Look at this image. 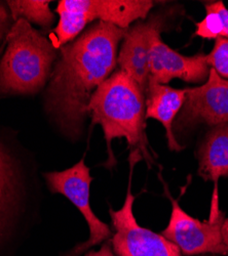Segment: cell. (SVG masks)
Listing matches in <instances>:
<instances>
[{"label":"cell","instance_id":"obj_1","mask_svg":"<svg viewBox=\"0 0 228 256\" xmlns=\"http://www.w3.org/2000/svg\"><path fill=\"white\" fill-rule=\"evenodd\" d=\"M127 30L97 22L60 48L45 94V109L69 140L76 142L84 134L91 98L112 75Z\"/></svg>","mask_w":228,"mask_h":256},{"label":"cell","instance_id":"obj_2","mask_svg":"<svg viewBox=\"0 0 228 256\" xmlns=\"http://www.w3.org/2000/svg\"><path fill=\"white\" fill-rule=\"evenodd\" d=\"M43 188L33 153L0 126V256H20L40 222Z\"/></svg>","mask_w":228,"mask_h":256},{"label":"cell","instance_id":"obj_3","mask_svg":"<svg viewBox=\"0 0 228 256\" xmlns=\"http://www.w3.org/2000/svg\"><path fill=\"white\" fill-rule=\"evenodd\" d=\"M92 125L102 127L107 144L108 169L116 165L111 142L124 138L131 150V166L142 159L150 166L154 163L145 132V94L136 82L121 70L114 72L96 90L88 106Z\"/></svg>","mask_w":228,"mask_h":256},{"label":"cell","instance_id":"obj_4","mask_svg":"<svg viewBox=\"0 0 228 256\" xmlns=\"http://www.w3.org/2000/svg\"><path fill=\"white\" fill-rule=\"evenodd\" d=\"M0 60V98L38 94L50 80L58 48L25 20L14 23Z\"/></svg>","mask_w":228,"mask_h":256},{"label":"cell","instance_id":"obj_5","mask_svg":"<svg viewBox=\"0 0 228 256\" xmlns=\"http://www.w3.org/2000/svg\"><path fill=\"white\" fill-rule=\"evenodd\" d=\"M43 178L51 193L64 196L78 209L85 218L90 230V237L87 241L77 244L60 256H80L91 250L92 247L111 240L112 228L95 214L91 206L93 178L85 158L62 172H44Z\"/></svg>","mask_w":228,"mask_h":256},{"label":"cell","instance_id":"obj_6","mask_svg":"<svg viewBox=\"0 0 228 256\" xmlns=\"http://www.w3.org/2000/svg\"><path fill=\"white\" fill-rule=\"evenodd\" d=\"M132 176L124 203L119 210L109 209L112 226V249L117 256H184L177 245L161 234L141 226L134 214L136 197L132 193ZM197 256H219L203 254Z\"/></svg>","mask_w":228,"mask_h":256},{"label":"cell","instance_id":"obj_7","mask_svg":"<svg viewBox=\"0 0 228 256\" xmlns=\"http://www.w3.org/2000/svg\"><path fill=\"white\" fill-rule=\"evenodd\" d=\"M165 194L171 200L172 212L170 222L160 234L177 245L184 256L216 254L228 256V245L222 237L224 212L216 218L200 222L186 213L179 202L169 194V188L163 182Z\"/></svg>","mask_w":228,"mask_h":256},{"label":"cell","instance_id":"obj_8","mask_svg":"<svg viewBox=\"0 0 228 256\" xmlns=\"http://www.w3.org/2000/svg\"><path fill=\"white\" fill-rule=\"evenodd\" d=\"M185 100L173 123V132L187 130L200 123L212 127L228 124V79L211 68L202 85L185 88Z\"/></svg>","mask_w":228,"mask_h":256},{"label":"cell","instance_id":"obj_9","mask_svg":"<svg viewBox=\"0 0 228 256\" xmlns=\"http://www.w3.org/2000/svg\"><path fill=\"white\" fill-rule=\"evenodd\" d=\"M165 29V18L152 14L147 20H138L122 39L117 56L120 70L127 73L145 94L149 77V54L154 35Z\"/></svg>","mask_w":228,"mask_h":256},{"label":"cell","instance_id":"obj_10","mask_svg":"<svg viewBox=\"0 0 228 256\" xmlns=\"http://www.w3.org/2000/svg\"><path fill=\"white\" fill-rule=\"evenodd\" d=\"M211 67L204 54L183 56L161 40L160 33L154 35L149 54V77L160 84L180 79L188 83L204 82Z\"/></svg>","mask_w":228,"mask_h":256},{"label":"cell","instance_id":"obj_11","mask_svg":"<svg viewBox=\"0 0 228 256\" xmlns=\"http://www.w3.org/2000/svg\"><path fill=\"white\" fill-rule=\"evenodd\" d=\"M63 4L84 28L99 20L120 29L145 20L154 6L151 0H63Z\"/></svg>","mask_w":228,"mask_h":256},{"label":"cell","instance_id":"obj_12","mask_svg":"<svg viewBox=\"0 0 228 256\" xmlns=\"http://www.w3.org/2000/svg\"><path fill=\"white\" fill-rule=\"evenodd\" d=\"M196 156L198 176L205 182H214L209 218H216L223 213L219 209L218 180L228 178V124L215 126L206 134Z\"/></svg>","mask_w":228,"mask_h":256},{"label":"cell","instance_id":"obj_13","mask_svg":"<svg viewBox=\"0 0 228 256\" xmlns=\"http://www.w3.org/2000/svg\"><path fill=\"white\" fill-rule=\"evenodd\" d=\"M185 94V88H173L148 77L145 92V117L157 120L163 125L169 148L173 152L183 150L175 138L173 123L184 104Z\"/></svg>","mask_w":228,"mask_h":256},{"label":"cell","instance_id":"obj_14","mask_svg":"<svg viewBox=\"0 0 228 256\" xmlns=\"http://www.w3.org/2000/svg\"><path fill=\"white\" fill-rule=\"evenodd\" d=\"M14 23L25 20L43 28H51L55 22V14L50 8L51 2L47 0H9L6 2Z\"/></svg>","mask_w":228,"mask_h":256},{"label":"cell","instance_id":"obj_15","mask_svg":"<svg viewBox=\"0 0 228 256\" xmlns=\"http://www.w3.org/2000/svg\"><path fill=\"white\" fill-rule=\"evenodd\" d=\"M205 16L195 24V36L202 39H228V10L223 2H212L204 4Z\"/></svg>","mask_w":228,"mask_h":256},{"label":"cell","instance_id":"obj_16","mask_svg":"<svg viewBox=\"0 0 228 256\" xmlns=\"http://www.w3.org/2000/svg\"><path fill=\"white\" fill-rule=\"evenodd\" d=\"M208 64L221 77L228 79V39L219 37L212 52L206 56Z\"/></svg>","mask_w":228,"mask_h":256},{"label":"cell","instance_id":"obj_17","mask_svg":"<svg viewBox=\"0 0 228 256\" xmlns=\"http://www.w3.org/2000/svg\"><path fill=\"white\" fill-rule=\"evenodd\" d=\"M13 25L14 20L7 4L0 2V44L7 38Z\"/></svg>","mask_w":228,"mask_h":256},{"label":"cell","instance_id":"obj_18","mask_svg":"<svg viewBox=\"0 0 228 256\" xmlns=\"http://www.w3.org/2000/svg\"><path fill=\"white\" fill-rule=\"evenodd\" d=\"M84 256H117L113 249L110 241H106L102 244L99 250H89L85 253Z\"/></svg>","mask_w":228,"mask_h":256},{"label":"cell","instance_id":"obj_19","mask_svg":"<svg viewBox=\"0 0 228 256\" xmlns=\"http://www.w3.org/2000/svg\"><path fill=\"white\" fill-rule=\"evenodd\" d=\"M221 232H222V237H223L224 242L228 245V218L224 220Z\"/></svg>","mask_w":228,"mask_h":256}]
</instances>
